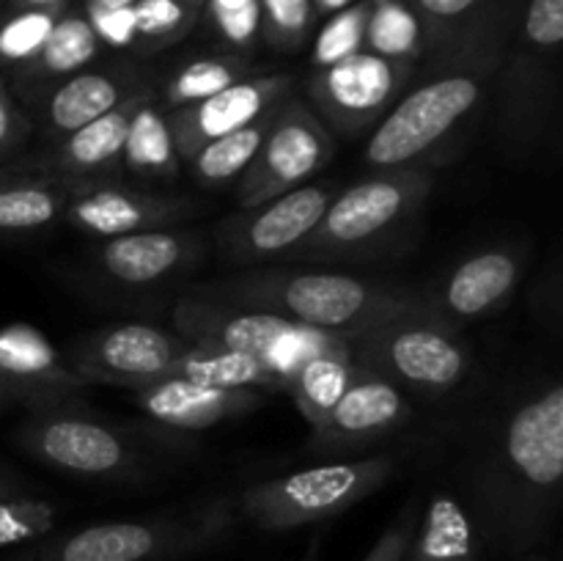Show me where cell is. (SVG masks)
Here are the masks:
<instances>
[{"mask_svg": "<svg viewBox=\"0 0 563 561\" xmlns=\"http://www.w3.org/2000/svg\"><path fill=\"white\" fill-rule=\"evenodd\" d=\"M3 6H5V0H0V11H3Z\"/></svg>", "mask_w": 563, "mask_h": 561, "instance_id": "c3c4849f", "label": "cell"}, {"mask_svg": "<svg viewBox=\"0 0 563 561\" xmlns=\"http://www.w3.org/2000/svg\"><path fill=\"white\" fill-rule=\"evenodd\" d=\"M71 3L44 6V9L0 11V75L22 69L36 58L42 44L47 42L55 22L64 16Z\"/></svg>", "mask_w": 563, "mask_h": 561, "instance_id": "1f68e13d", "label": "cell"}, {"mask_svg": "<svg viewBox=\"0 0 563 561\" xmlns=\"http://www.w3.org/2000/svg\"><path fill=\"white\" fill-rule=\"evenodd\" d=\"M198 295L273 311L344 339H355L385 319L423 308L421 289L322 270H247L220 284L201 286Z\"/></svg>", "mask_w": 563, "mask_h": 561, "instance_id": "3957f363", "label": "cell"}, {"mask_svg": "<svg viewBox=\"0 0 563 561\" xmlns=\"http://www.w3.org/2000/svg\"><path fill=\"white\" fill-rule=\"evenodd\" d=\"M432 185V170H372L333 193L322 220L295 258L339 262L388 245L418 218Z\"/></svg>", "mask_w": 563, "mask_h": 561, "instance_id": "5b68a950", "label": "cell"}, {"mask_svg": "<svg viewBox=\"0 0 563 561\" xmlns=\"http://www.w3.org/2000/svg\"><path fill=\"white\" fill-rule=\"evenodd\" d=\"M121 165L132 174L148 176V179H176L179 176L181 157L176 152L174 132L168 124V110L159 105L152 91H143L132 105Z\"/></svg>", "mask_w": 563, "mask_h": 561, "instance_id": "d4e9b609", "label": "cell"}, {"mask_svg": "<svg viewBox=\"0 0 563 561\" xmlns=\"http://www.w3.org/2000/svg\"><path fill=\"white\" fill-rule=\"evenodd\" d=\"M203 242L198 231L148 229L102 240L93 258L108 278L121 286H152L181 273L201 258Z\"/></svg>", "mask_w": 563, "mask_h": 561, "instance_id": "7402d4cb", "label": "cell"}, {"mask_svg": "<svg viewBox=\"0 0 563 561\" xmlns=\"http://www.w3.org/2000/svg\"><path fill=\"white\" fill-rule=\"evenodd\" d=\"M355 372L357 363L352 358V339H346L330 350L306 358L289 377L284 394L291 396L302 418L311 424V429H317L322 427L335 402L350 388Z\"/></svg>", "mask_w": 563, "mask_h": 561, "instance_id": "484cf974", "label": "cell"}, {"mask_svg": "<svg viewBox=\"0 0 563 561\" xmlns=\"http://www.w3.org/2000/svg\"><path fill=\"white\" fill-rule=\"evenodd\" d=\"M97 6H110V9H119V6H135L137 0H91Z\"/></svg>", "mask_w": 563, "mask_h": 561, "instance_id": "bcb514c9", "label": "cell"}, {"mask_svg": "<svg viewBox=\"0 0 563 561\" xmlns=\"http://www.w3.org/2000/svg\"><path fill=\"white\" fill-rule=\"evenodd\" d=\"M187 346L190 344L174 330L146 322H119L82 336L60 355L88 385L104 383L132 391L170 377Z\"/></svg>", "mask_w": 563, "mask_h": 561, "instance_id": "4fadbf2b", "label": "cell"}, {"mask_svg": "<svg viewBox=\"0 0 563 561\" xmlns=\"http://www.w3.org/2000/svg\"><path fill=\"white\" fill-rule=\"evenodd\" d=\"M311 3H313V11H317V16H330L335 14V11L352 6L355 0H311Z\"/></svg>", "mask_w": 563, "mask_h": 561, "instance_id": "ee69618b", "label": "cell"}, {"mask_svg": "<svg viewBox=\"0 0 563 561\" xmlns=\"http://www.w3.org/2000/svg\"><path fill=\"white\" fill-rule=\"evenodd\" d=\"M357 366L379 374L396 388L421 396L451 394L467 380L473 352L460 330L423 308L399 314L352 339Z\"/></svg>", "mask_w": 563, "mask_h": 561, "instance_id": "52a82bcc", "label": "cell"}, {"mask_svg": "<svg viewBox=\"0 0 563 561\" xmlns=\"http://www.w3.org/2000/svg\"><path fill=\"white\" fill-rule=\"evenodd\" d=\"M363 50L416 66L427 55V33L405 0H368Z\"/></svg>", "mask_w": 563, "mask_h": 561, "instance_id": "f1b7e54d", "label": "cell"}, {"mask_svg": "<svg viewBox=\"0 0 563 561\" xmlns=\"http://www.w3.org/2000/svg\"><path fill=\"white\" fill-rule=\"evenodd\" d=\"M33 135V121L9 88L5 77L0 75V163H9L11 157L27 146Z\"/></svg>", "mask_w": 563, "mask_h": 561, "instance_id": "60d3db41", "label": "cell"}, {"mask_svg": "<svg viewBox=\"0 0 563 561\" xmlns=\"http://www.w3.org/2000/svg\"><path fill=\"white\" fill-rule=\"evenodd\" d=\"M410 418L412 405L405 391L357 366L350 388L335 402L322 427L313 429L311 446L322 451L363 449L394 435Z\"/></svg>", "mask_w": 563, "mask_h": 561, "instance_id": "ac0fdd59", "label": "cell"}, {"mask_svg": "<svg viewBox=\"0 0 563 561\" xmlns=\"http://www.w3.org/2000/svg\"><path fill=\"white\" fill-rule=\"evenodd\" d=\"M196 212L198 204L190 198L148 193L124 185L121 179H110L71 187L64 220L93 240H113L135 231L179 226Z\"/></svg>", "mask_w": 563, "mask_h": 561, "instance_id": "2e32d148", "label": "cell"}, {"mask_svg": "<svg viewBox=\"0 0 563 561\" xmlns=\"http://www.w3.org/2000/svg\"><path fill=\"white\" fill-rule=\"evenodd\" d=\"M69 187L44 174L0 176V237L47 231L64 220Z\"/></svg>", "mask_w": 563, "mask_h": 561, "instance_id": "4316f807", "label": "cell"}, {"mask_svg": "<svg viewBox=\"0 0 563 561\" xmlns=\"http://www.w3.org/2000/svg\"><path fill=\"white\" fill-rule=\"evenodd\" d=\"M289 94H295L291 75H247L201 102L168 110V124L181 163H187L203 143L242 130L267 116Z\"/></svg>", "mask_w": 563, "mask_h": 561, "instance_id": "e0dca14e", "label": "cell"}, {"mask_svg": "<svg viewBox=\"0 0 563 561\" xmlns=\"http://www.w3.org/2000/svg\"><path fill=\"white\" fill-rule=\"evenodd\" d=\"M176 377L196 380L203 385L218 388H247L262 394H284V383L253 358L229 350H212V346L190 344L179 363L174 366Z\"/></svg>", "mask_w": 563, "mask_h": 561, "instance_id": "83f0119b", "label": "cell"}, {"mask_svg": "<svg viewBox=\"0 0 563 561\" xmlns=\"http://www.w3.org/2000/svg\"><path fill=\"white\" fill-rule=\"evenodd\" d=\"M146 88L132 94L130 99H124L110 113L93 119L91 124L69 132L60 141H53V146L38 160V168H42L38 174L64 182L69 190L80 185H93V182L121 179V170H124L121 154H124L126 124H130L132 105H135V99Z\"/></svg>", "mask_w": 563, "mask_h": 561, "instance_id": "44dd1931", "label": "cell"}, {"mask_svg": "<svg viewBox=\"0 0 563 561\" xmlns=\"http://www.w3.org/2000/svg\"><path fill=\"white\" fill-rule=\"evenodd\" d=\"M234 531L225 498L137 520H104L42 539L14 561H185L223 544Z\"/></svg>", "mask_w": 563, "mask_h": 561, "instance_id": "277c9868", "label": "cell"}, {"mask_svg": "<svg viewBox=\"0 0 563 561\" xmlns=\"http://www.w3.org/2000/svg\"><path fill=\"white\" fill-rule=\"evenodd\" d=\"M416 66L357 53L333 66L317 69L306 82V102L317 110L328 130L344 138H361L401 97Z\"/></svg>", "mask_w": 563, "mask_h": 561, "instance_id": "7c38bea8", "label": "cell"}, {"mask_svg": "<svg viewBox=\"0 0 563 561\" xmlns=\"http://www.w3.org/2000/svg\"><path fill=\"white\" fill-rule=\"evenodd\" d=\"M526 273V253L515 245H493L471 253L421 289L423 311L451 328H465L509 306Z\"/></svg>", "mask_w": 563, "mask_h": 561, "instance_id": "9a60e30c", "label": "cell"}, {"mask_svg": "<svg viewBox=\"0 0 563 561\" xmlns=\"http://www.w3.org/2000/svg\"><path fill=\"white\" fill-rule=\"evenodd\" d=\"M427 33V53L476 25L498 0H405Z\"/></svg>", "mask_w": 563, "mask_h": 561, "instance_id": "e575fe53", "label": "cell"}, {"mask_svg": "<svg viewBox=\"0 0 563 561\" xmlns=\"http://www.w3.org/2000/svg\"><path fill=\"white\" fill-rule=\"evenodd\" d=\"M71 3V0H5L3 11H16V9H44V6H60Z\"/></svg>", "mask_w": 563, "mask_h": 561, "instance_id": "7bdbcfd3", "label": "cell"}, {"mask_svg": "<svg viewBox=\"0 0 563 561\" xmlns=\"http://www.w3.org/2000/svg\"><path fill=\"white\" fill-rule=\"evenodd\" d=\"M418 515H421V501L412 495V498H407V504L396 512L394 520L385 526V531L379 534V539L374 542V548L368 550L363 561H407Z\"/></svg>", "mask_w": 563, "mask_h": 561, "instance_id": "ab89813d", "label": "cell"}, {"mask_svg": "<svg viewBox=\"0 0 563 561\" xmlns=\"http://www.w3.org/2000/svg\"><path fill=\"white\" fill-rule=\"evenodd\" d=\"M82 14H86L88 25L97 33L99 44L110 50H135V11L132 6H97L91 0L82 3Z\"/></svg>", "mask_w": 563, "mask_h": 561, "instance_id": "f35d334b", "label": "cell"}, {"mask_svg": "<svg viewBox=\"0 0 563 561\" xmlns=\"http://www.w3.org/2000/svg\"><path fill=\"white\" fill-rule=\"evenodd\" d=\"M55 520L58 509L49 501L27 498V495L0 498V550L38 542L53 531Z\"/></svg>", "mask_w": 563, "mask_h": 561, "instance_id": "8d00e7d4", "label": "cell"}, {"mask_svg": "<svg viewBox=\"0 0 563 561\" xmlns=\"http://www.w3.org/2000/svg\"><path fill=\"white\" fill-rule=\"evenodd\" d=\"M333 198L330 185H300L256 207H245L218 229V248L231 264L295 258Z\"/></svg>", "mask_w": 563, "mask_h": 561, "instance_id": "5bb4252c", "label": "cell"}, {"mask_svg": "<svg viewBox=\"0 0 563 561\" xmlns=\"http://www.w3.org/2000/svg\"><path fill=\"white\" fill-rule=\"evenodd\" d=\"M563 44V0H526L498 69L500 127L511 146H528L544 130L553 108L555 75Z\"/></svg>", "mask_w": 563, "mask_h": 561, "instance_id": "9c48e42d", "label": "cell"}, {"mask_svg": "<svg viewBox=\"0 0 563 561\" xmlns=\"http://www.w3.org/2000/svg\"><path fill=\"white\" fill-rule=\"evenodd\" d=\"M275 110H269L267 116H262V119L253 121V124L242 127V130L229 132V135L203 143V146L187 160L192 176L207 187H225L240 182V176L251 168L264 135H267V127L269 121H273Z\"/></svg>", "mask_w": 563, "mask_h": 561, "instance_id": "f546056e", "label": "cell"}, {"mask_svg": "<svg viewBox=\"0 0 563 561\" xmlns=\"http://www.w3.org/2000/svg\"><path fill=\"white\" fill-rule=\"evenodd\" d=\"M537 561H544V559H537Z\"/></svg>", "mask_w": 563, "mask_h": 561, "instance_id": "681fc988", "label": "cell"}, {"mask_svg": "<svg viewBox=\"0 0 563 561\" xmlns=\"http://www.w3.org/2000/svg\"><path fill=\"white\" fill-rule=\"evenodd\" d=\"M335 154V135L300 94H289L275 110L251 168L236 182L240 209L306 185Z\"/></svg>", "mask_w": 563, "mask_h": 561, "instance_id": "8fae6325", "label": "cell"}, {"mask_svg": "<svg viewBox=\"0 0 563 561\" xmlns=\"http://www.w3.org/2000/svg\"><path fill=\"white\" fill-rule=\"evenodd\" d=\"M407 561H478V531L454 493L429 495L418 515Z\"/></svg>", "mask_w": 563, "mask_h": 561, "instance_id": "cb8c5ba5", "label": "cell"}, {"mask_svg": "<svg viewBox=\"0 0 563 561\" xmlns=\"http://www.w3.org/2000/svg\"><path fill=\"white\" fill-rule=\"evenodd\" d=\"M394 471V457L302 468L242 490L240 512L262 531H291L352 509L388 484Z\"/></svg>", "mask_w": 563, "mask_h": 561, "instance_id": "ba28073f", "label": "cell"}, {"mask_svg": "<svg viewBox=\"0 0 563 561\" xmlns=\"http://www.w3.org/2000/svg\"><path fill=\"white\" fill-rule=\"evenodd\" d=\"M141 82L121 69H82L55 80L20 102L31 116L33 130H42L49 141H60L69 132L91 124L99 116L119 108L124 99L141 91Z\"/></svg>", "mask_w": 563, "mask_h": 561, "instance_id": "d6986e66", "label": "cell"}, {"mask_svg": "<svg viewBox=\"0 0 563 561\" xmlns=\"http://www.w3.org/2000/svg\"><path fill=\"white\" fill-rule=\"evenodd\" d=\"M132 399L146 418L176 432H201L229 418H240L264 402L262 391L218 388L187 377H159L132 388Z\"/></svg>", "mask_w": 563, "mask_h": 561, "instance_id": "ffe728a7", "label": "cell"}, {"mask_svg": "<svg viewBox=\"0 0 563 561\" xmlns=\"http://www.w3.org/2000/svg\"><path fill=\"white\" fill-rule=\"evenodd\" d=\"M16 443L36 462L88 482H130L141 473V454L121 429L60 399L31 410L16 429Z\"/></svg>", "mask_w": 563, "mask_h": 561, "instance_id": "30bf717a", "label": "cell"}, {"mask_svg": "<svg viewBox=\"0 0 563 561\" xmlns=\"http://www.w3.org/2000/svg\"><path fill=\"white\" fill-rule=\"evenodd\" d=\"M135 11V53H157L190 33L201 11L185 0H137Z\"/></svg>", "mask_w": 563, "mask_h": 561, "instance_id": "d6a6232c", "label": "cell"}, {"mask_svg": "<svg viewBox=\"0 0 563 561\" xmlns=\"http://www.w3.org/2000/svg\"><path fill=\"white\" fill-rule=\"evenodd\" d=\"M185 3H190V6H192V9H198V11H201L203 0H185Z\"/></svg>", "mask_w": 563, "mask_h": 561, "instance_id": "7dc6e473", "label": "cell"}, {"mask_svg": "<svg viewBox=\"0 0 563 561\" xmlns=\"http://www.w3.org/2000/svg\"><path fill=\"white\" fill-rule=\"evenodd\" d=\"M366 16H368V0H355L346 9L335 11L324 20L313 36L311 47V64L313 69H324L339 61L352 58V55L363 53V36H366Z\"/></svg>", "mask_w": 563, "mask_h": 561, "instance_id": "836d02e7", "label": "cell"}, {"mask_svg": "<svg viewBox=\"0 0 563 561\" xmlns=\"http://www.w3.org/2000/svg\"><path fill=\"white\" fill-rule=\"evenodd\" d=\"M99 50H102V44H99L93 28L88 25L82 9H71L69 6L64 16L55 22V28L49 31L47 42L42 44L36 58L22 66V69L5 75V82L14 91V97L25 102L27 97L42 91L49 82L64 80V77L75 75V72L88 69L97 61Z\"/></svg>", "mask_w": 563, "mask_h": 561, "instance_id": "603a6c76", "label": "cell"}, {"mask_svg": "<svg viewBox=\"0 0 563 561\" xmlns=\"http://www.w3.org/2000/svg\"><path fill=\"white\" fill-rule=\"evenodd\" d=\"M517 22V0H498L476 25L429 50L412 69L410 86L368 132L366 168L432 170L493 94Z\"/></svg>", "mask_w": 563, "mask_h": 561, "instance_id": "6da1fadb", "label": "cell"}, {"mask_svg": "<svg viewBox=\"0 0 563 561\" xmlns=\"http://www.w3.org/2000/svg\"><path fill=\"white\" fill-rule=\"evenodd\" d=\"M14 495H22V484L16 479L0 473V498H14Z\"/></svg>", "mask_w": 563, "mask_h": 561, "instance_id": "f6af8a7d", "label": "cell"}, {"mask_svg": "<svg viewBox=\"0 0 563 561\" xmlns=\"http://www.w3.org/2000/svg\"><path fill=\"white\" fill-rule=\"evenodd\" d=\"M253 75L251 61L242 55H203V58L187 61L185 66L174 72L165 80L163 88V108L176 110L185 105H196L201 99L212 97V94L223 91V88L234 86L242 77Z\"/></svg>", "mask_w": 563, "mask_h": 561, "instance_id": "4dcf8cb0", "label": "cell"}, {"mask_svg": "<svg viewBox=\"0 0 563 561\" xmlns=\"http://www.w3.org/2000/svg\"><path fill=\"white\" fill-rule=\"evenodd\" d=\"M201 14L214 36L236 53H245L262 38V0H203Z\"/></svg>", "mask_w": 563, "mask_h": 561, "instance_id": "d590c367", "label": "cell"}, {"mask_svg": "<svg viewBox=\"0 0 563 561\" xmlns=\"http://www.w3.org/2000/svg\"><path fill=\"white\" fill-rule=\"evenodd\" d=\"M3 385H5V383H3ZM14 391H16V388H14Z\"/></svg>", "mask_w": 563, "mask_h": 561, "instance_id": "f907efd6", "label": "cell"}, {"mask_svg": "<svg viewBox=\"0 0 563 561\" xmlns=\"http://www.w3.org/2000/svg\"><path fill=\"white\" fill-rule=\"evenodd\" d=\"M11 407H27L25 396H22L20 391L11 388V385L0 383V413L11 410Z\"/></svg>", "mask_w": 563, "mask_h": 561, "instance_id": "b9f144b4", "label": "cell"}, {"mask_svg": "<svg viewBox=\"0 0 563 561\" xmlns=\"http://www.w3.org/2000/svg\"><path fill=\"white\" fill-rule=\"evenodd\" d=\"M317 11L311 0H262V38L275 50H300L311 38Z\"/></svg>", "mask_w": 563, "mask_h": 561, "instance_id": "74e56055", "label": "cell"}, {"mask_svg": "<svg viewBox=\"0 0 563 561\" xmlns=\"http://www.w3.org/2000/svg\"><path fill=\"white\" fill-rule=\"evenodd\" d=\"M563 482V385L542 380L498 416L478 468L487 526L515 544L544 531Z\"/></svg>", "mask_w": 563, "mask_h": 561, "instance_id": "7a4b0ae2", "label": "cell"}, {"mask_svg": "<svg viewBox=\"0 0 563 561\" xmlns=\"http://www.w3.org/2000/svg\"><path fill=\"white\" fill-rule=\"evenodd\" d=\"M170 322L174 333H179L187 344L240 352L258 361L284 383V391L306 358L346 341L344 336L306 328L273 311L214 300L198 292H190L176 302Z\"/></svg>", "mask_w": 563, "mask_h": 561, "instance_id": "8992f818", "label": "cell"}]
</instances>
